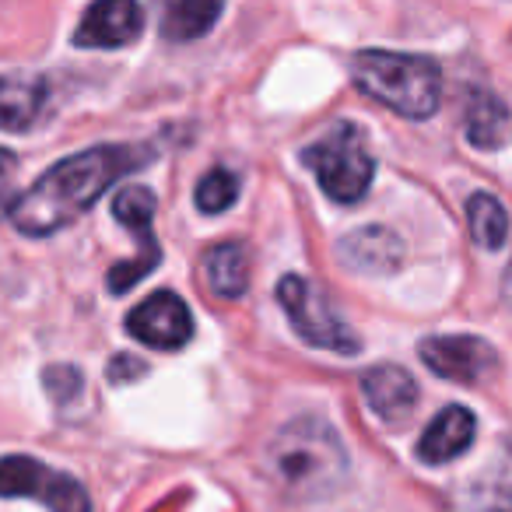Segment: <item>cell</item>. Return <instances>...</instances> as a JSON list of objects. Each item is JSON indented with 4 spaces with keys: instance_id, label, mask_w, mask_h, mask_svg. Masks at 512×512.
I'll use <instances>...</instances> for the list:
<instances>
[{
    "instance_id": "obj_1",
    "label": "cell",
    "mask_w": 512,
    "mask_h": 512,
    "mask_svg": "<svg viewBox=\"0 0 512 512\" xmlns=\"http://www.w3.org/2000/svg\"><path fill=\"white\" fill-rule=\"evenodd\" d=\"M144 158H148L144 148H116V144H102V148L64 158L50 172H43L22 197L11 200V225L32 239L74 225L116 179L134 172Z\"/></svg>"
},
{
    "instance_id": "obj_2",
    "label": "cell",
    "mask_w": 512,
    "mask_h": 512,
    "mask_svg": "<svg viewBox=\"0 0 512 512\" xmlns=\"http://www.w3.org/2000/svg\"><path fill=\"white\" fill-rule=\"evenodd\" d=\"M264 470L285 498L320 502L348 477V449L323 418H295L271 439Z\"/></svg>"
},
{
    "instance_id": "obj_3",
    "label": "cell",
    "mask_w": 512,
    "mask_h": 512,
    "mask_svg": "<svg viewBox=\"0 0 512 512\" xmlns=\"http://www.w3.org/2000/svg\"><path fill=\"white\" fill-rule=\"evenodd\" d=\"M355 85L407 120H428L442 102V71L418 53L365 50L351 64Z\"/></svg>"
},
{
    "instance_id": "obj_4",
    "label": "cell",
    "mask_w": 512,
    "mask_h": 512,
    "mask_svg": "<svg viewBox=\"0 0 512 512\" xmlns=\"http://www.w3.org/2000/svg\"><path fill=\"white\" fill-rule=\"evenodd\" d=\"M302 162L313 169L320 190L337 204H355L365 197L376 176V158H372L365 134L355 123H337L323 141L302 151Z\"/></svg>"
},
{
    "instance_id": "obj_5",
    "label": "cell",
    "mask_w": 512,
    "mask_h": 512,
    "mask_svg": "<svg viewBox=\"0 0 512 512\" xmlns=\"http://www.w3.org/2000/svg\"><path fill=\"white\" fill-rule=\"evenodd\" d=\"M278 299L285 306L288 320H292L295 334L306 344L323 351H337V355H355L362 348L358 334L348 327L341 313H337L334 299L323 292L320 285H309L299 274H288L278 285Z\"/></svg>"
},
{
    "instance_id": "obj_6",
    "label": "cell",
    "mask_w": 512,
    "mask_h": 512,
    "mask_svg": "<svg viewBox=\"0 0 512 512\" xmlns=\"http://www.w3.org/2000/svg\"><path fill=\"white\" fill-rule=\"evenodd\" d=\"M0 498H39L50 512H92L88 491L32 456L0 460Z\"/></svg>"
},
{
    "instance_id": "obj_7",
    "label": "cell",
    "mask_w": 512,
    "mask_h": 512,
    "mask_svg": "<svg viewBox=\"0 0 512 512\" xmlns=\"http://www.w3.org/2000/svg\"><path fill=\"white\" fill-rule=\"evenodd\" d=\"M421 362L442 379L453 383H481L498 369V355L488 341L470 334L456 337H425L418 348Z\"/></svg>"
},
{
    "instance_id": "obj_8",
    "label": "cell",
    "mask_w": 512,
    "mask_h": 512,
    "mask_svg": "<svg viewBox=\"0 0 512 512\" xmlns=\"http://www.w3.org/2000/svg\"><path fill=\"white\" fill-rule=\"evenodd\" d=\"M127 330L134 341L148 344L155 351H176L183 344H190L193 337V316L186 309V302L172 292H155L130 309Z\"/></svg>"
},
{
    "instance_id": "obj_9",
    "label": "cell",
    "mask_w": 512,
    "mask_h": 512,
    "mask_svg": "<svg viewBox=\"0 0 512 512\" xmlns=\"http://www.w3.org/2000/svg\"><path fill=\"white\" fill-rule=\"evenodd\" d=\"M144 29V8L130 0H106L92 4L74 32V46H92V50H120L130 46Z\"/></svg>"
},
{
    "instance_id": "obj_10",
    "label": "cell",
    "mask_w": 512,
    "mask_h": 512,
    "mask_svg": "<svg viewBox=\"0 0 512 512\" xmlns=\"http://www.w3.org/2000/svg\"><path fill=\"white\" fill-rule=\"evenodd\" d=\"M362 393L369 411L386 425H404L418 407V383L400 365H376L362 376Z\"/></svg>"
},
{
    "instance_id": "obj_11",
    "label": "cell",
    "mask_w": 512,
    "mask_h": 512,
    "mask_svg": "<svg viewBox=\"0 0 512 512\" xmlns=\"http://www.w3.org/2000/svg\"><path fill=\"white\" fill-rule=\"evenodd\" d=\"M474 435H477V421L467 407H460V404L442 407L432 425L425 428V435H421L418 460L428 463V467H442V463L467 453Z\"/></svg>"
},
{
    "instance_id": "obj_12",
    "label": "cell",
    "mask_w": 512,
    "mask_h": 512,
    "mask_svg": "<svg viewBox=\"0 0 512 512\" xmlns=\"http://www.w3.org/2000/svg\"><path fill=\"white\" fill-rule=\"evenodd\" d=\"M341 260L358 274H393L404 260V242L386 225L358 228L341 239Z\"/></svg>"
},
{
    "instance_id": "obj_13",
    "label": "cell",
    "mask_w": 512,
    "mask_h": 512,
    "mask_svg": "<svg viewBox=\"0 0 512 512\" xmlns=\"http://www.w3.org/2000/svg\"><path fill=\"white\" fill-rule=\"evenodd\" d=\"M46 81L43 78H22V74H8L0 78V130L22 134L39 123L46 109Z\"/></svg>"
},
{
    "instance_id": "obj_14",
    "label": "cell",
    "mask_w": 512,
    "mask_h": 512,
    "mask_svg": "<svg viewBox=\"0 0 512 512\" xmlns=\"http://www.w3.org/2000/svg\"><path fill=\"white\" fill-rule=\"evenodd\" d=\"M207 285L221 299H239L249 285V256L239 242H221L207 253Z\"/></svg>"
},
{
    "instance_id": "obj_15",
    "label": "cell",
    "mask_w": 512,
    "mask_h": 512,
    "mask_svg": "<svg viewBox=\"0 0 512 512\" xmlns=\"http://www.w3.org/2000/svg\"><path fill=\"white\" fill-rule=\"evenodd\" d=\"M505 123H509V113H505L502 99L491 92H474L467 106V141L474 148H498L505 137Z\"/></svg>"
},
{
    "instance_id": "obj_16",
    "label": "cell",
    "mask_w": 512,
    "mask_h": 512,
    "mask_svg": "<svg viewBox=\"0 0 512 512\" xmlns=\"http://www.w3.org/2000/svg\"><path fill=\"white\" fill-rule=\"evenodd\" d=\"M467 218H470V235H474L477 246L484 249H502L509 239V214L498 204L491 193H474L467 204Z\"/></svg>"
},
{
    "instance_id": "obj_17",
    "label": "cell",
    "mask_w": 512,
    "mask_h": 512,
    "mask_svg": "<svg viewBox=\"0 0 512 512\" xmlns=\"http://www.w3.org/2000/svg\"><path fill=\"white\" fill-rule=\"evenodd\" d=\"M218 15H221V4H197V0H179V4L165 8L162 32H165V39L186 43V39L204 36Z\"/></svg>"
},
{
    "instance_id": "obj_18",
    "label": "cell",
    "mask_w": 512,
    "mask_h": 512,
    "mask_svg": "<svg viewBox=\"0 0 512 512\" xmlns=\"http://www.w3.org/2000/svg\"><path fill=\"white\" fill-rule=\"evenodd\" d=\"M239 197V176L228 169H211L197 183V207L204 214H221Z\"/></svg>"
},
{
    "instance_id": "obj_19",
    "label": "cell",
    "mask_w": 512,
    "mask_h": 512,
    "mask_svg": "<svg viewBox=\"0 0 512 512\" xmlns=\"http://www.w3.org/2000/svg\"><path fill=\"white\" fill-rule=\"evenodd\" d=\"M134 376H144V365L130 355L116 358L113 369H109V379H113V383H127V379H134Z\"/></svg>"
},
{
    "instance_id": "obj_20",
    "label": "cell",
    "mask_w": 512,
    "mask_h": 512,
    "mask_svg": "<svg viewBox=\"0 0 512 512\" xmlns=\"http://www.w3.org/2000/svg\"><path fill=\"white\" fill-rule=\"evenodd\" d=\"M11 165H15V155H11V151H4V148H0V179L8 176V172H11Z\"/></svg>"
},
{
    "instance_id": "obj_21",
    "label": "cell",
    "mask_w": 512,
    "mask_h": 512,
    "mask_svg": "<svg viewBox=\"0 0 512 512\" xmlns=\"http://www.w3.org/2000/svg\"><path fill=\"white\" fill-rule=\"evenodd\" d=\"M502 295H505V302L512 306V264L505 267V278H502Z\"/></svg>"
}]
</instances>
